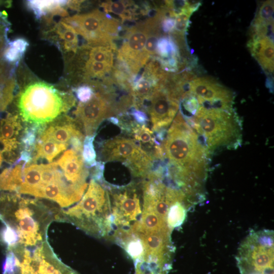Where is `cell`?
Masks as SVG:
<instances>
[{"label": "cell", "mask_w": 274, "mask_h": 274, "mask_svg": "<svg viewBox=\"0 0 274 274\" xmlns=\"http://www.w3.org/2000/svg\"><path fill=\"white\" fill-rule=\"evenodd\" d=\"M89 175L82 158L66 151L55 161L28 163L23 167L16 193L47 199L61 208L68 207L82 198Z\"/></svg>", "instance_id": "obj_1"}, {"label": "cell", "mask_w": 274, "mask_h": 274, "mask_svg": "<svg viewBox=\"0 0 274 274\" xmlns=\"http://www.w3.org/2000/svg\"><path fill=\"white\" fill-rule=\"evenodd\" d=\"M161 147L175 179L185 183L203 180L209 152L181 112L170 124Z\"/></svg>", "instance_id": "obj_2"}, {"label": "cell", "mask_w": 274, "mask_h": 274, "mask_svg": "<svg viewBox=\"0 0 274 274\" xmlns=\"http://www.w3.org/2000/svg\"><path fill=\"white\" fill-rule=\"evenodd\" d=\"M0 220L16 231L18 245L32 248L47 240L52 221L63 222V210L17 193H5L0 197Z\"/></svg>", "instance_id": "obj_3"}, {"label": "cell", "mask_w": 274, "mask_h": 274, "mask_svg": "<svg viewBox=\"0 0 274 274\" xmlns=\"http://www.w3.org/2000/svg\"><path fill=\"white\" fill-rule=\"evenodd\" d=\"M76 99L70 92L32 79L21 87L17 97L21 119L31 125L45 126L74 107Z\"/></svg>", "instance_id": "obj_4"}, {"label": "cell", "mask_w": 274, "mask_h": 274, "mask_svg": "<svg viewBox=\"0 0 274 274\" xmlns=\"http://www.w3.org/2000/svg\"><path fill=\"white\" fill-rule=\"evenodd\" d=\"M91 179L80 201L63 211V222L96 238H109L112 232L111 204L107 186Z\"/></svg>", "instance_id": "obj_5"}, {"label": "cell", "mask_w": 274, "mask_h": 274, "mask_svg": "<svg viewBox=\"0 0 274 274\" xmlns=\"http://www.w3.org/2000/svg\"><path fill=\"white\" fill-rule=\"evenodd\" d=\"M209 153L224 149H236L241 144L242 126L233 108L204 107L199 105L189 119Z\"/></svg>", "instance_id": "obj_6"}, {"label": "cell", "mask_w": 274, "mask_h": 274, "mask_svg": "<svg viewBox=\"0 0 274 274\" xmlns=\"http://www.w3.org/2000/svg\"><path fill=\"white\" fill-rule=\"evenodd\" d=\"M107 188L112 225L109 238L118 243L134 235V229L141 217L143 206L135 185Z\"/></svg>", "instance_id": "obj_7"}, {"label": "cell", "mask_w": 274, "mask_h": 274, "mask_svg": "<svg viewBox=\"0 0 274 274\" xmlns=\"http://www.w3.org/2000/svg\"><path fill=\"white\" fill-rule=\"evenodd\" d=\"M71 26L90 46H107L115 49L113 40L121 28L120 22L98 10L67 16L61 19Z\"/></svg>", "instance_id": "obj_8"}, {"label": "cell", "mask_w": 274, "mask_h": 274, "mask_svg": "<svg viewBox=\"0 0 274 274\" xmlns=\"http://www.w3.org/2000/svg\"><path fill=\"white\" fill-rule=\"evenodd\" d=\"M105 161H120L136 177L146 178L153 167L154 157L133 140L115 138L105 142L100 150Z\"/></svg>", "instance_id": "obj_9"}, {"label": "cell", "mask_w": 274, "mask_h": 274, "mask_svg": "<svg viewBox=\"0 0 274 274\" xmlns=\"http://www.w3.org/2000/svg\"><path fill=\"white\" fill-rule=\"evenodd\" d=\"M15 274H79L57 257L47 239L14 253Z\"/></svg>", "instance_id": "obj_10"}, {"label": "cell", "mask_w": 274, "mask_h": 274, "mask_svg": "<svg viewBox=\"0 0 274 274\" xmlns=\"http://www.w3.org/2000/svg\"><path fill=\"white\" fill-rule=\"evenodd\" d=\"M147 110L152 124V130L165 133L170 125L179 109L180 100L161 82L153 91L148 100Z\"/></svg>", "instance_id": "obj_11"}, {"label": "cell", "mask_w": 274, "mask_h": 274, "mask_svg": "<svg viewBox=\"0 0 274 274\" xmlns=\"http://www.w3.org/2000/svg\"><path fill=\"white\" fill-rule=\"evenodd\" d=\"M148 33L147 21L128 29L118 50V59L132 75L139 73L148 61L144 50Z\"/></svg>", "instance_id": "obj_12"}, {"label": "cell", "mask_w": 274, "mask_h": 274, "mask_svg": "<svg viewBox=\"0 0 274 274\" xmlns=\"http://www.w3.org/2000/svg\"><path fill=\"white\" fill-rule=\"evenodd\" d=\"M189 92L194 96L200 106L232 108L234 97L233 92L211 78H193L189 83Z\"/></svg>", "instance_id": "obj_13"}, {"label": "cell", "mask_w": 274, "mask_h": 274, "mask_svg": "<svg viewBox=\"0 0 274 274\" xmlns=\"http://www.w3.org/2000/svg\"><path fill=\"white\" fill-rule=\"evenodd\" d=\"M74 114L86 135H91L95 134L101 122L114 113L107 95L104 92H96L88 101L79 102Z\"/></svg>", "instance_id": "obj_14"}, {"label": "cell", "mask_w": 274, "mask_h": 274, "mask_svg": "<svg viewBox=\"0 0 274 274\" xmlns=\"http://www.w3.org/2000/svg\"><path fill=\"white\" fill-rule=\"evenodd\" d=\"M46 35L58 47L65 61L75 56L79 48V40L77 33L71 26L60 20Z\"/></svg>", "instance_id": "obj_15"}, {"label": "cell", "mask_w": 274, "mask_h": 274, "mask_svg": "<svg viewBox=\"0 0 274 274\" xmlns=\"http://www.w3.org/2000/svg\"><path fill=\"white\" fill-rule=\"evenodd\" d=\"M38 136L67 145H70L71 140L74 136L84 138L74 121L68 117H58L57 120H54L50 125L45 126Z\"/></svg>", "instance_id": "obj_16"}, {"label": "cell", "mask_w": 274, "mask_h": 274, "mask_svg": "<svg viewBox=\"0 0 274 274\" xmlns=\"http://www.w3.org/2000/svg\"><path fill=\"white\" fill-rule=\"evenodd\" d=\"M248 47L252 56L264 72H273V39L260 36H251Z\"/></svg>", "instance_id": "obj_17"}, {"label": "cell", "mask_w": 274, "mask_h": 274, "mask_svg": "<svg viewBox=\"0 0 274 274\" xmlns=\"http://www.w3.org/2000/svg\"><path fill=\"white\" fill-rule=\"evenodd\" d=\"M22 127L17 115L8 113L1 121L0 142L3 146L2 153H10L16 150L20 145L18 136Z\"/></svg>", "instance_id": "obj_18"}, {"label": "cell", "mask_w": 274, "mask_h": 274, "mask_svg": "<svg viewBox=\"0 0 274 274\" xmlns=\"http://www.w3.org/2000/svg\"><path fill=\"white\" fill-rule=\"evenodd\" d=\"M67 1H28V8L34 14L36 18H44L49 22L54 16L66 17L68 13L65 8Z\"/></svg>", "instance_id": "obj_19"}, {"label": "cell", "mask_w": 274, "mask_h": 274, "mask_svg": "<svg viewBox=\"0 0 274 274\" xmlns=\"http://www.w3.org/2000/svg\"><path fill=\"white\" fill-rule=\"evenodd\" d=\"M68 145L56 142L50 139L38 136L34 148L32 163H36L40 158L45 159L49 163L60 153L66 150Z\"/></svg>", "instance_id": "obj_20"}, {"label": "cell", "mask_w": 274, "mask_h": 274, "mask_svg": "<svg viewBox=\"0 0 274 274\" xmlns=\"http://www.w3.org/2000/svg\"><path fill=\"white\" fill-rule=\"evenodd\" d=\"M131 133L134 139L148 149L153 147L156 149L160 143L156 140L154 132L145 125H140L134 122L130 123Z\"/></svg>", "instance_id": "obj_21"}, {"label": "cell", "mask_w": 274, "mask_h": 274, "mask_svg": "<svg viewBox=\"0 0 274 274\" xmlns=\"http://www.w3.org/2000/svg\"><path fill=\"white\" fill-rule=\"evenodd\" d=\"M16 85L13 76L0 84V112L4 111L12 101Z\"/></svg>", "instance_id": "obj_22"}, {"label": "cell", "mask_w": 274, "mask_h": 274, "mask_svg": "<svg viewBox=\"0 0 274 274\" xmlns=\"http://www.w3.org/2000/svg\"><path fill=\"white\" fill-rule=\"evenodd\" d=\"M131 3L124 1H108L102 3L101 7L106 13L109 12L117 15L124 21L131 18V14L128 9Z\"/></svg>", "instance_id": "obj_23"}, {"label": "cell", "mask_w": 274, "mask_h": 274, "mask_svg": "<svg viewBox=\"0 0 274 274\" xmlns=\"http://www.w3.org/2000/svg\"><path fill=\"white\" fill-rule=\"evenodd\" d=\"M95 136V134L86 135L83 143L82 157L85 165L88 168L94 167L97 162L93 145Z\"/></svg>", "instance_id": "obj_24"}, {"label": "cell", "mask_w": 274, "mask_h": 274, "mask_svg": "<svg viewBox=\"0 0 274 274\" xmlns=\"http://www.w3.org/2000/svg\"><path fill=\"white\" fill-rule=\"evenodd\" d=\"M24 54L16 48L7 44V47L3 51V57L7 63L17 66Z\"/></svg>", "instance_id": "obj_25"}, {"label": "cell", "mask_w": 274, "mask_h": 274, "mask_svg": "<svg viewBox=\"0 0 274 274\" xmlns=\"http://www.w3.org/2000/svg\"><path fill=\"white\" fill-rule=\"evenodd\" d=\"M73 90L75 92L76 97L81 103H85L88 101L92 98L94 93L92 87L87 84L74 88Z\"/></svg>", "instance_id": "obj_26"}, {"label": "cell", "mask_w": 274, "mask_h": 274, "mask_svg": "<svg viewBox=\"0 0 274 274\" xmlns=\"http://www.w3.org/2000/svg\"><path fill=\"white\" fill-rule=\"evenodd\" d=\"M7 44L16 48L20 52L25 54L29 44L28 42L24 38H19L7 42Z\"/></svg>", "instance_id": "obj_27"}, {"label": "cell", "mask_w": 274, "mask_h": 274, "mask_svg": "<svg viewBox=\"0 0 274 274\" xmlns=\"http://www.w3.org/2000/svg\"><path fill=\"white\" fill-rule=\"evenodd\" d=\"M130 114L139 124L145 125L148 121V117L146 114L139 109L133 108L130 110Z\"/></svg>", "instance_id": "obj_28"}, {"label": "cell", "mask_w": 274, "mask_h": 274, "mask_svg": "<svg viewBox=\"0 0 274 274\" xmlns=\"http://www.w3.org/2000/svg\"><path fill=\"white\" fill-rule=\"evenodd\" d=\"M6 30L4 29L2 25H0V57L3 53L4 48L5 45Z\"/></svg>", "instance_id": "obj_29"}, {"label": "cell", "mask_w": 274, "mask_h": 274, "mask_svg": "<svg viewBox=\"0 0 274 274\" xmlns=\"http://www.w3.org/2000/svg\"><path fill=\"white\" fill-rule=\"evenodd\" d=\"M2 160H3L2 153L1 151L0 150V166L1 165Z\"/></svg>", "instance_id": "obj_30"}]
</instances>
